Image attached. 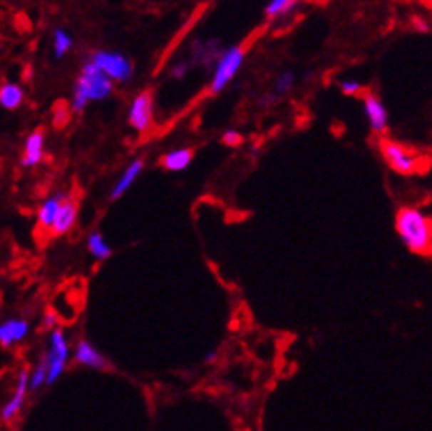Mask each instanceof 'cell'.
Returning a JSON list of instances; mask_svg holds the SVG:
<instances>
[{"mask_svg": "<svg viewBox=\"0 0 432 431\" xmlns=\"http://www.w3.org/2000/svg\"><path fill=\"white\" fill-rule=\"evenodd\" d=\"M396 230L408 250L432 259V218L416 208H401L396 215Z\"/></svg>", "mask_w": 432, "mask_h": 431, "instance_id": "1", "label": "cell"}, {"mask_svg": "<svg viewBox=\"0 0 432 431\" xmlns=\"http://www.w3.org/2000/svg\"><path fill=\"white\" fill-rule=\"evenodd\" d=\"M113 93V79L106 76L101 69L88 60L83 64L81 73L74 86L72 111L81 113L92 101H104Z\"/></svg>", "mask_w": 432, "mask_h": 431, "instance_id": "2", "label": "cell"}, {"mask_svg": "<svg viewBox=\"0 0 432 431\" xmlns=\"http://www.w3.org/2000/svg\"><path fill=\"white\" fill-rule=\"evenodd\" d=\"M380 152L384 155L386 164L394 171L404 176L418 175V173L429 169L431 166V157H423L416 150L409 148L406 145H401L397 141H392V139H381Z\"/></svg>", "mask_w": 432, "mask_h": 431, "instance_id": "3", "label": "cell"}, {"mask_svg": "<svg viewBox=\"0 0 432 431\" xmlns=\"http://www.w3.org/2000/svg\"><path fill=\"white\" fill-rule=\"evenodd\" d=\"M71 358V345L67 342L66 333L62 330H53L49 331L48 338V350L46 355L43 358V361L48 366V385L55 384L56 380L62 377V373L66 372L67 362Z\"/></svg>", "mask_w": 432, "mask_h": 431, "instance_id": "4", "label": "cell"}, {"mask_svg": "<svg viewBox=\"0 0 432 431\" xmlns=\"http://www.w3.org/2000/svg\"><path fill=\"white\" fill-rule=\"evenodd\" d=\"M90 60L113 81L127 83L134 76V67H132L130 60L118 51L97 50L92 53Z\"/></svg>", "mask_w": 432, "mask_h": 431, "instance_id": "5", "label": "cell"}, {"mask_svg": "<svg viewBox=\"0 0 432 431\" xmlns=\"http://www.w3.org/2000/svg\"><path fill=\"white\" fill-rule=\"evenodd\" d=\"M242 60H245V50H242L241 46L229 48V50L220 55L213 79H211V92L220 93L234 78H236L237 71H240L242 66Z\"/></svg>", "mask_w": 432, "mask_h": 431, "instance_id": "6", "label": "cell"}, {"mask_svg": "<svg viewBox=\"0 0 432 431\" xmlns=\"http://www.w3.org/2000/svg\"><path fill=\"white\" fill-rule=\"evenodd\" d=\"M128 123L138 132H148L153 123V97L150 92H141L134 97L128 108Z\"/></svg>", "mask_w": 432, "mask_h": 431, "instance_id": "7", "label": "cell"}, {"mask_svg": "<svg viewBox=\"0 0 432 431\" xmlns=\"http://www.w3.org/2000/svg\"><path fill=\"white\" fill-rule=\"evenodd\" d=\"M30 392V372L26 370H21L20 375L16 379V385L13 389V395L11 398L7 400L6 405L2 407V412H0V417H2L4 422H11L24 408L25 402H26V395Z\"/></svg>", "mask_w": 432, "mask_h": 431, "instance_id": "8", "label": "cell"}, {"mask_svg": "<svg viewBox=\"0 0 432 431\" xmlns=\"http://www.w3.org/2000/svg\"><path fill=\"white\" fill-rule=\"evenodd\" d=\"M364 101V109H366V116L369 120V126L376 134L386 131L389 127V113L384 102L378 96H374L373 92H366V96L362 97Z\"/></svg>", "mask_w": 432, "mask_h": 431, "instance_id": "9", "label": "cell"}, {"mask_svg": "<svg viewBox=\"0 0 432 431\" xmlns=\"http://www.w3.org/2000/svg\"><path fill=\"white\" fill-rule=\"evenodd\" d=\"M30 331V324L25 319H7L0 324V345L4 349L24 342Z\"/></svg>", "mask_w": 432, "mask_h": 431, "instance_id": "10", "label": "cell"}, {"mask_svg": "<svg viewBox=\"0 0 432 431\" xmlns=\"http://www.w3.org/2000/svg\"><path fill=\"white\" fill-rule=\"evenodd\" d=\"M74 359L78 365L85 366V368H92V370L108 368V359L98 353L88 340H79L78 345H76Z\"/></svg>", "mask_w": 432, "mask_h": 431, "instance_id": "11", "label": "cell"}, {"mask_svg": "<svg viewBox=\"0 0 432 431\" xmlns=\"http://www.w3.org/2000/svg\"><path fill=\"white\" fill-rule=\"evenodd\" d=\"M67 198H69V196H66L63 192H60V194L51 196V198H48L46 201H43V204L39 206V210H37V222H39L41 229L49 230V233H51L53 224H55L56 217H58L60 208H62V204L66 203Z\"/></svg>", "mask_w": 432, "mask_h": 431, "instance_id": "12", "label": "cell"}, {"mask_svg": "<svg viewBox=\"0 0 432 431\" xmlns=\"http://www.w3.org/2000/svg\"><path fill=\"white\" fill-rule=\"evenodd\" d=\"M43 158H44V132L34 131L25 141L21 166H24V168H34V166L41 164Z\"/></svg>", "mask_w": 432, "mask_h": 431, "instance_id": "13", "label": "cell"}, {"mask_svg": "<svg viewBox=\"0 0 432 431\" xmlns=\"http://www.w3.org/2000/svg\"><path fill=\"white\" fill-rule=\"evenodd\" d=\"M144 168V162L143 158H135V161H132L130 164L127 166V169H125L123 173H121V176L118 178V181L115 183V187H113L111 191V201H118L121 196L125 194V192L128 191V188L132 187V185L135 183V180H138L139 175L143 173Z\"/></svg>", "mask_w": 432, "mask_h": 431, "instance_id": "14", "label": "cell"}, {"mask_svg": "<svg viewBox=\"0 0 432 431\" xmlns=\"http://www.w3.org/2000/svg\"><path fill=\"white\" fill-rule=\"evenodd\" d=\"M76 218H78V203H76L72 198H67L66 203H63L62 208H60L55 224H53L51 229L53 236H62V234L69 233V230L74 228Z\"/></svg>", "mask_w": 432, "mask_h": 431, "instance_id": "15", "label": "cell"}, {"mask_svg": "<svg viewBox=\"0 0 432 431\" xmlns=\"http://www.w3.org/2000/svg\"><path fill=\"white\" fill-rule=\"evenodd\" d=\"M192 158H193L192 150L188 148L173 150V152L165 153L164 157H162V168L173 173L183 171V169H187L188 166L192 164Z\"/></svg>", "mask_w": 432, "mask_h": 431, "instance_id": "16", "label": "cell"}, {"mask_svg": "<svg viewBox=\"0 0 432 431\" xmlns=\"http://www.w3.org/2000/svg\"><path fill=\"white\" fill-rule=\"evenodd\" d=\"M21 102H24V90H21V86L9 81L2 83V86H0V106L4 109L13 111V109L20 108Z\"/></svg>", "mask_w": 432, "mask_h": 431, "instance_id": "17", "label": "cell"}, {"mask_svg": "<svg viewBox=\"0 0 432 431\" xmlns=\"http://www.w3.org/2000/svg\"><path fill=\"white\" fill-rule=\"evenodd\" d=\"M86 243H88V252L93 255V259L108 260L109 257L113 255V248L109 247V243L104 240V236H102L98 230L90 234Z\"/></svg>", "mask_w": 432, "mask_h": 431, "instance_id": "18", "label": "cell"}, {"mask_svg": "<svg viewBox=\"0 0 432 431\" xmlns=\"http://www.w3.org/2000/svg\"><path fill=\"white\" fill-rule=\"evenodd\" d=\"M72 48V39L63 29H56L53 34V55L56 59H63Z\"/></svg>", "mask_w": 432, "mask_h": 431, "instance_id": "19", "label": "cell"}, {"mask_svg": "<svg viewBox=\"0 0 432 431\" xmlns=\"http://www.w3.org/2000/svg\"><path fill=\"white\" fill-rule=\"evenodd\" d=\"M297 4V0H271L265 7V16L267 18H278L282 14L288 13L292 7Z\"/></svg>", "mask_w": 432, "mask_h": 431, "instance_id": "20", "label": "cell"}, {"mask_svg": "<svg viewBox=\"0 0 432 431\" xmlns=\"http://www.w3.org/2000/svg\"><path fill=\"white\" fill-rule=\"evenodd\" d=\"M44 384H48V366L46 362L41 361L39 365L30 372V391H37V389L43 387Z\"/></svg>", "mask_w": 432, "mask_h": 431, "instance_id": "21", "label": "cell"}, {"mask_svg": "<svg viewBox=\"0 0 432 431\" xmlns=\"http://www.w3.org/2000/svg\"><path fill=\"white\" fill-rule=\"evenodd\" d=\"M294 74L292 73H283V74H279L278 76V79H276V83H274V96L278 97V96H283V93H287L288 90L292 88V85H294Z\"/></svg>", "mask_w": 432, "mask_h": 431, "instance_id": "22", "label": "cell"}, {"mask_svg": "<svg viewBox=\"0 0 432 431\" xmlns=\"http://www.w3.org/2000/svg\"><path fill=\"white\" fill-rule=\"evenodd\" d=\"M339 86L344 96H357V93L362 92V85L355 79H344V81H341Z\"/></svg>", "mask_w": 432, "mask_h": 431, "instance_id": "23", "label": "cell"}, {"mask_svg": "<svg viewBox=\"0 0 432 431\" xmlns=\"http://www.w3.org/2000/svg\"><path fill=\"white\" fill-rule=\"evenodd\" d=\"M222 141H223V145H227V146H237V145H241L242 136L237 131H227L225 134H223Z\"/></svg>", "mask_w": 432, "mask_h": 431, "instance_id": "24", "label": "cell"}, {"mask_svg": "<svg viewBox=\"0 0 432 431\" xmlns=\"http://www.w3.org/2000/svg\"><path fill=\"white\" fill-rule=\"evenodd\" d=\"M187 73H188V64L180 62L173 67V71H170V76H173L174 79H181V78H185V74Z\"/></svg>", "mask_w": 432, "mask_h": 431, "instance_id": "25", "label": "cell"}, {"mask_svg": "<svg viewBox=\"0 0 432 431\" xmlns=\"http://www.w3.org/2000/svg\"><path fill=\"white\" fill-rule=\"evenodd\" d=\"M413 26H415V29L418 30V32H422V34H429L431 32V25L427 24L423 18H418V16L413 18Z\"/></svg>", "mask_w": 432, "mask_h": 431, "instance_id": "26", "label": "cell"}, {"mask_svg": "<svg viewBox=\"0 0 432 431\" xmlns=\"http://www.w3.org/2000/svg\"><path fill=\"white\" fill-rule=\"evenodd\" d=\"M43 324H44V328H48L49 331H53L55 330V324H56V315L55 313H46V315H44V319H43Z\"/></svg>", "mask_w": 432, "mask_h": 431, "instance_id": "27", "label": "cell"}, {"mask_svg": "<svg viewBox=\"0 0 432 431\" xmlns=\"http://www.w3.org/2000/svg\"><path fill=\"white\" fill-rule=\"evenodd\" d=\"M216 358H218V354H216V353L206 354V362H213V361H216Z\"/></svg>", "mask_w": 432, "mask_h": 431, "instance_id": "28", "label": "cell"}]
</instances>
